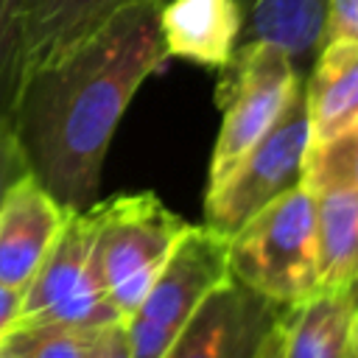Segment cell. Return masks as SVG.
<instances>
[{
    "label": "cell",
    "instance_id": "17",
    "mask_svg": "<svg viewBox=\"0 0 358 358\" xmlns=\"http://www.w3.org/2000/svg\"><path fill=\"white\" fill-rule=\"evenodd\" d=\"M101 330H81L64 324H25L14 327L3 344L17 358H90Z\"/></svg>",
    "mask_w": 358,
    "mask_h": 358
},
{
    "label": "cell",
    "instance_id": "4",
    "mask_svg": "<svg viewBox=\"0 0 358 358\" xmlns=\"http://www.w3.org/2000/svg\"><path fill=\"white\" fill-rule=\"evenodd\" d=\"M299 87L296 62L282 48L263 39L238 45L215 92L221 129L210 157L207 190L224 182L229 171L268 134Z\"/></svg>",
    "mask_w": 358,
    "mask_h": 358
},
{
    "label": "cell",
    "instance_id": "24",
    "mask_svg": "<svg viewBox=\"0 0 358 358\" xmlns=\"http://www.w3.org/2000/svg\"><path fill=\"white\" fill-rule=\"evenodd\" d=\"M350 344H352V350L358 352V313H355V319H352V333H350Z\"/></svg>",
    "mask_w": 358,
    "mask_h": 358
},
{
    "label": "cell",
    "instance_id": "15",
    "mask_svg": "<svg viewBox=\"0 0 358 358\" xmlns=\"http://www.w3.org/2000/svg\"><path fill=\"white\" fill-rule=\"evenodd\" d=\"M316 199V277L319 288L358 282V193L322 190Z\"/></svg>",
    "mask_w": 358,
    "mask_h": 358
},
{
    "label": "cell",
    "instance_id": "14",
    "mask_svg": "<svg viewBox=\"0 0 358 358\" xmlns=\"http://www.w3.org/2000/svg\"><path fill=\"white\" fill-rule=\"evenodd\" d=\"M327 3L330 0H238L243 42H271L299 64L322 48Z\"/></svg>",
    "mask_w": 358,
    "mask_h": 358
},
{
    "label": "cell",
    "instance_id": "2",
    "mask_svg": "<svg viewBox=\"0 0 358 358\" xmlns=\"http://www.w3.org/2000/svg\"><path fill=\"white\" fill-rule=\"evenodd\" d=\"M229 277L280 308H296L319 291L316 199L291 187L229 238Z\"/></svg>",
    "mask_w": 358,
    "mask_h": 358
},
{
    "label": "cell",
    "instance_id": "25",
    "mask_svg": "<svg viewBox=\"0 0 358 358\" xmlns=\"http://www.w3.org/2000/svg\"><path fill=\"white\" fill-rule=\"evenodd\" d=\"M3 341H6V338H3ZM0 358H17V355H14V352H11L6 344H0Z\"/></svg>",
    "mask_w": 358,
    "mask_h": 358
},
{
    "label": "cell",
    "instance_id": "13",
    "mask_svg": "<svg viewBox=\"0 0 358 358\" xmlns=\"http://www.w3.org/2000/svg\"><path fill=\"white\" fill-rule=\"evenodd\" d=\"M305 90L313 143L358 117V42H324Z\"/></svg>",
    "mask_w": 358,
    "mask_h": 358
},
{
    "label": "cell",
    "instance_id": "1",
    "mask_svg": "<svg viewBox=\"0 0 358 358\" xmlns=\"http://www.w3.org/2000/svg\"><path fill=\"white\" fill-rule=\"evenodd\" d=\"M162 0H131L87 42L36 70L11 123L31 173L67 210L95 204L112 134L140 84L162 70Z\"/></svg>",
    "mask_w": 358,
    "mask_h": 358
},
{
    "label": "cell",
    "instance_id": "6",
    "mask_svg": "<svg viewBox=\"0 0 358 358\" xmlns=\"http://www.w3.org/2000/svg\"><path fill=\"white\" fill-rule=\"evenodd\" d=\"M123 322L112 308L98 266H95V218L92 210H73L22 291V310L17 327L25 324H64L81 330H101Z\"/></svg>",
    "mask_w": 358,
    "mask_h": 358
},
{
    "label": "cell",
    "instance_id": "20",
    "mask_svg": "<svg viewBox=\"0 0 358 358\" xmlns=\"http://www.w3.org/2000/svg\"><path fill=\"white\" fill-rule=\"evenodd\" d=\"M324 42H358V0H330L324 20Z\"/></svg>",
    "mask_w": 358,
    "mask_h": 358
},
{
    "label": "cell",
    "instance_id": "12",
    "mask_svg": "<svg viewBox=\"0 0 358 358\" xmlns=\"http://www.w3.org/2000/svg\"><path fill=\"white\" fill-rule=\"evenodd\" d=\"M358 313V282L319 288L280 319V358H344L352 319Z\"/></svg>",
    "mask_w": 358,
    "mask_h": 358
},
{
    "label": "cell",
    "instance_id": "16",
    "mask_svg": "<svg viewBox=\"0 0 358 358\" xmlns=\"http://www.w3.org/2000/svg\"><path fill=\"white\" fill-rule=\"evenodd\" d=\"M302 185L310 193L322 190H352L358 193V117L341 131L310 143Z\"/></svg>",
    "mask_w": 358,
    "mask_h": 358
},
{
    "label": "cell",
    "instance_id": "5",
    "mask_svg": "<svg viewBox=\"0 0 358 358\" xmlns=\"http://www.w3.org/2000/svg\"><path fill=\"white\" fill-rule=\"evenodd\" d=\"M229 280V238L210 227H190L171 260L123 319L131 358H162L199 305Z\"/></svg>",
    "mask_w": 358,
    "mask_h": 358
},
{
    "label": "cell",
    "instance_id": "26",
    "mask_svg": "<svg viewBox=\"0 0 358 358\" xmlns=\"http://www.w3.org/2000/svg\"><path fill=\"white\" fill-rule=\"evenodd\" d=\"M344 358H358V352H355V350H352V344H350V347H347V352H344Z\"/></svg>",
    "mask_w": 358,
    "mask_h": 358
},
{
    "label": "cell",
    "instance_id": "9",
    "mask_svg": "<svg viewBox=\"0 0 358 358\" xmlns=\"http://www.w3.org/2000/svg\"><path fill=\"white\" fill-rule=\"evenodd\" d=\"M67 210L34 173H25L0 207V282L22 288L53 249Z\"/></svg>",
    "mask_w": 358,
    "mask_h": 358
},
{
    "label": "cell",
    "instance_id": "10",
    "mask_svg": "<svg viewBox=\"0 0 358 358\" xmlns=\"http://www.w3.org/2000/svg\"><path fill=\"white\" fill-rule=\"evenodd\" d=\"M131 0H20L17 73L22 84L87 42Z\"/></svg>",
    "mask_w": 358,
    "mask_h": 358
},
{
    "label": "cell",
    "instance_id": "23",
    "mask_svg": "<svg viewBox=\"0 0 358 358\" xmlns=\"http://www.w3.org/2000/svg\"><path fill=\"white\" fill-rule=\"evenodd\" d=\"M277 330H280V324H277ZM277 330L271 333V338L266 341V347H263V352H260L257 358H280V344H277Z\"/></svg>",
    "mask_w": 358,
    "mask_h": 358
},
{
    "label": "cell",
    "instance_id": "21",
    "mask_svg": "<svg viewBox=\"0 0 358 358\" xmlns=\"http://www.w3.org/2000/svg\"><path fill=\"white\" fill-rule=\"evenodd\" d=\"M90 358H131L123 322H115V324H109V327H103V330L98 333Z\"/></svg>",
    "mask_w": 358,
    "mask_h": 358
},
{
    "label": "cell",
    "instance_id": "18",
    "mask_svg": "<svg viewBox=\"0 0 358 358\" xmlns=\"http://www.w3.org/2000/svg\"><path fill=\"white\" fill-rule=\"evenodd\" d=\"M20 0H0V115L11 117L20 95Z\"/></svg>",
    "mask_w": 358,
    "mask_h": 358
},
{
    "label": "cell",
    "instance_id": "7",
    "mask_svg": "<svg viewBox=\"0 0 358 358\" xmlns=\"http://www.w3.org/2000/svg\"><path fill=\"white\" fill-rule=\"evenodd\" d=\"M310 143V117L305 90L299 87L268 134L229 171L224 182L207 190L204 227L232 238L266 204L302 185V168Z\"/></svg>",
    "mask_w": 358,
    "mask_h": 358
},
{
    "label": "cell",
    "instance_id": "11",
    "mask_svg": "<svg viewBox=\"0 0 358 358\" xmlns=\"http://www.w3.org/2000/svg\"><path fill=\"white\" fill-rule=\"evenodd\" d=\"M159 36L168 59L224 70L243 39L238 0H162Z\"/></svg>",
    "mask_w": 358,
    "mask_h": 358
},
{
    "label": "cell",
    "instance_id": "3",
    "mask_svg": "<svg viewBox=\"0 0 358 358\" xmlns=\"http://www.w3.org/2000/svg\"><path fill=\"white\" fill-rule=\"evenodd\" d=\"M90 210L95 218V266L112 308L126 319L193 224L168 210L154 193L112 196Z\"/></svg>",
    "mask_w": 358,
    "mask_h": 358
},
{
    "label": "cell",
    "instance_id": "22",
    "mask_svg": "<svg viewBox=\"0 0 358 358\" xmlns=\"http://www.w3.org/2000/svg\"><path fill=\"white\" fill-rule=\"evenodd\" d=\"M22 310V288H11L0 282V341L17 327Z\"/></svg>",
    "mask_w": 358,
    "mask_h": 358
},
{
    "label": "cell",
    "instance_id": "19",
    "mask_svg": "<svg viewBox=\"0 0 358 358\" xmlns=\"http://www.w3.org/2000/svg\"><path fill=\"white\" fill-rule=\"evenodd\" d=\"M31 173L28 168V157L22 151V143H20V134L11 123V117L0 115V207L8 196V190L25 176Z\"/></svg>",
    "mask_w": 358,
    "mask_h": 358
},
{
    "label": "cell",
    "instance_id": "8",
    "mask_svg": "<svg viewBox=\"0 0 358 358\" xmlns=\"http://www.w3.org/2000/svg\"><path fill=\"white\" fill-rule=\"evenodd\" d=\"M282 313L285 308L229 277L199 305L162 358H257Z\"/></svg>",
    "mask_w": 358,
    "mask_h": 358
}]
</instances>
